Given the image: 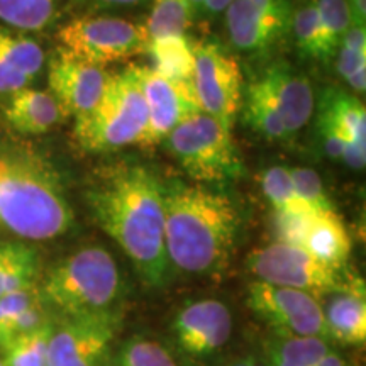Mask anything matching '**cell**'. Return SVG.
<instances>
[{"mask_svg": "<svg viewBox=\"0 0 366 366\" xmlns=\"http://www.w3.org/2000/svg\"><path fill=\"white\" fill-rule=\"evenodd\" d=\"M95 221L121 246L151 287L167 285L172 264L164 248L163 183L143 164H117L86 194Z\"/></svg>", "mask_w": 366, "mask_h": 366, "instance_id": "1", "label": "cell"}, {"mask_svg": "<svg viewBox=\"0 0 366 366\" xmlns=\"http://www.w3.org/2000/svg\"><path fill=\"white\" fill-rule=\"evenodd\" d=\"M164 248L172 267L217 274L231 263L241 214L231 197L204 185L163 183Z\"/></svg>", "mask_w": 366, "mask_h": 366, "instance_id": "2", "label": "cell"}, {"mask_svg": "<svg viewBox=\"0 0 366 366\" xmlns=\"http://www.w3.org/2000/svg\"><path fill=\"white\" fill-rule=\"evenodd\" d=\"M73 214L61 187L38 164L0 158V224L24 239L65 234Z\"/></svg>", "mask_w": 366, "mask_h": 366, "instance_id": "3", "label": "cell"}, {"mask_svg": "<svg viewBox=\"0 0 366 366\" xmlns=\"http://www.w3.org/2000/svg\"><path fill=\"white\" fill-rule=\"evenodd\" d=\"M122 280L116 259L107 249L90 246L59 262L39 288L43 302L66 319L114 312Z\"/></svg>", "mask_w": 366, "mask_h": 366, "instance_id": "4", "label": "cell"}, {"mask_svg": "<svg viewBox=\"0 0 366 366\" xmlns=\"http://www.w3.org/2000/svg\"><path fill=\"white\" fill-rule=\"evenodd\" d=\"M146 131L143 66L137 65L111 73L97 107L75 121L76 141L90 153H112L132 144H144Z\"/></svg>", "mask_w": 366, "mask_h": 366, "instance_id": "5", "label": "cell"}, {"mask_svg": "<svg viewBox=\"0 0 366 366\" xmlns=\"http://www.w3.org/2000/svg\"><path fill=\"white\" fill-rule=\"evenodd\" d=\"M163 143L183 170L200 183L226 185L244 173L231 131L204 112L185 119Z\"/></svg>", "mask_w": 366, "mask_h": 366, "instance_id": "6", "label": "cell"}, {"mask_svg": "<svg viewBox=\"0 0 366 366\" xmlns=\"http://www.w3.org/2000/svg\"><path fill=\"white\" fill-rule=\"evenodd\" d=\"M59 49L70 56L102 66L148 51L146 27L112 16H80L58 31Z\"/></svg>", "mask_w": 366, "mask_h": 366, "instance_id": "7", "label": "cell"}, {"mask_svg": "<svg viewBox=\"0 0 366 366\" xmlns=\"http://www.w3.org/2000/svg\"><path fill=\"white\" fill-rule=\"evenodd\" d=\"M246 269L256 282L294 288L314 297L341 290L347 278L342 277L341 269L319 262L304 248L277 241L251 251L246 258Z\"/></svg>", "mask_w": 366, "mask_h": 366, "instance_id": "8", "label": "cell"}, {"mask_svg": "<svg viewBox=\"0 0 366 366\" xmlns=\"http://www.w3.org/2000/svg\"><path fill=\"white\" fill-rule=\"evenodd\" d=\"M194 59L192 85L200 112L232 132L244 90L239 63L214 39L194 43Z\"/></svg>", "mask_w": 366, "mask_h": 366, "instance_id": "9", "label": "cell"}, {"mask_svg": "<svg viewBox=\"0 0 366 366\" xmlns=\"http://www.w3.org/2000/svg\"><path fill=\"white\" fill-rule=\"evenodd\" d=\"M246 304L274 334L329 341L322 305L307 292L253 280L246 292Z\"/></svg>", "mask_w": 366, "mask_h": 366, "instance_id": "10", "label": "cell"}, {"mask_svg": "<svg viewBox=\"0 0 366 366\" xmlns=\"http://www.w3.org/2000/svg\"><path fill=\"white\" fill-rule=\"evenodd\" d=\"M290 0H232L226 9L231 46L246 54L264 53L290 33Z\"/></svg>", "mask_w": 366, "mask_h": 366, "instance_id": "11", "label": "cell"}, {"mask_svg": "<svg viewBox=\"0 0 366 366\" xmlns=\"http://www.w3.org/2000/svg\"><path fill=\"white\" fill-rule=\"evenodd\" d=\"M116 312L68 319L53 329L48 345V366H100L117 331Z\"/></svg>", "mask_w": 366, "mask_h": 366, "instance_id": "12", "label": "cell"}, {"mask_svg": "<svg viewBox=\"0 0 366 366\" xmlns=\"http://www.w3.org/2000/svg\"><path fill=\"white\" fill-rule=\"evenodd\" d=\"M109 75L111 73L102 66L90 65L58 49L49 63V94L65 116L79 121L97 107L107 86Z\"/></svg>", "mask_w": 366, "mask_h": 366, "instance_id": "13", "label": "cell"}, {"mask_svg": "<svg viewBox=\"0 0 366 366\" xmlns=\"http://www.w3.org/2000/svg\"><path fill=\"white\" fill-rule=\"evenodd\" d=\"M143 92L148 111L144 146L163 143L178 124L200 112L192 80H172L143 66Z\"/></svg>", "mask_w": 366, "mask_h": 366, "instance_id": "14", "label": "cell"}, {"mask_svg": "<svg viewBox=\"0 0 366 366\" xmlns=\"http://www.w3.org/2000/svg\"><path fill=\"white\" fill-rule=\"evenodd\" d=\"M172 332L183 353L194 358H209L222 350L231 337V310L214 299L192 302L178 310Z\"/></svg>", "mask_w": 366, "mask_h": 366, "instance_id": "15", "label": "cell"}, {"mask_svg": "<svg viewBox=\"0 0 366 366\" xmlns=\"http://www.w3.org/2000/svg\"><path fill=\"white\" fill-rule=\"evenodd\" d=\"M272 95L288 136H294L310 121L315 99L310 81L285 61L269 65L259 76Z\"/></svg>", "mask_w": 366, "mask_h": 366, "instance_id": "16", "label": "cell"}, {"mask_svg": "<svg viewBox=\"0 0 366 366\" xmlns=\"http://www.w3.org/2000/svg\"><path fill=\"white\" fill-rule=\"evenodd\" d=\"M322 307L329 341L358 346L366 341V292L361 278L347 277Z\"/></svg>", "mask_w": 366, "mask_h": 366, "instance_id": "17", "label": "cell"}, {"mask_svg": "<svg viewBox=\"0 0 366 366\" xmlns=\"http://www.w3.org/2000/svg\"><path fill=\"white\" fill-rule=\"evenodd\" d=\"M4 114L14 129L29 136L44 134L66 117L49 92L27 86L11 95Z\"/></svg>", "mask_w": 366, "mask_h": 366, "instance_id": "18", "label": "cell"}, {"mask_svg": "<svg viewBox=\"0 0 366 366\" xmlns=\"http://www.w3.org/2000/svg\"><path fill=\"white\" fill-rule=\"evenodd\" d=\"M317 126L329 127L342 137L366 149V109L355 94L329 86L319 100Z\"/></svg>", "mask_w": 366, "mask_h": 366, "instance_id": "19", "label": "cell"}, {"mask_svg": "<svg viewBox=\"0 0 366 366\" xmlns=\"http://www.w3.org/2000/svg\"><path fill=\"white\" fill-rule=\"evenodd\" d=\"M319 262L329 264V267L342 269L351 253V239L347 234L345 222L332 210L315 214L312 226L304 246Z\"/></svg>", "mask_w": 366, "mask_h": 366, "instance_id": "20", "label": "cell"}, {"mask_svg": "<svg viewBox=\"0 0 366 366\" xmlns=\"http://www.w3.org/2000/svg\"><path fill=\"white\" fill-rule=\"evenodd\" d=\"M290 33L294 36L297 51L300 56L317 61H329L334 49L329 44L326 31L320 22L315 0H302L292 11Z\"/></svg>", "mask_w": 366, "mask_h": 366, "instance_id": "21", "label": "cell"}, {"mask_svg": "<svg viewBox=\"0 0 366 366\" xmlns=\"http://www.w3.org/2000/svg\"><path fill=\"white\" fill-rule=\"evenodd\" d=\"M242 111H244L246 122L253 129L268 139L282 141L288 139V132L283 124L280 112L274 105L272 95L268 94L263 81L256 79L249 81L242 90Z\"/></svg>", "mask_w": 366, "mask_h": 366, "instance_id": "22", "label": "cell"}, {"mask_svg": "<svg viewBox=\"0 0 366 366\" xmlns=\"http://www.w3.org/2000/svg\"><path fill=\"white\" fill-rule=\"evenodd\" d=\"M154 71L172 80L190 81L194 75V43L187 34L149 39L148 51Z\"/></svg>", "mask_w": 366, "mask_h": 366, "instance_id": "23", "label": "cell"}, {"mask_svg": "<svg viewBox=\"0 0 366 366\" xmlns=\"http://www.w3.org/2000/svg\"><path fill=\"white\" fill-rule=\"evenodd\" d=\"M38 273V254L22 242L0 246V297L34 285Z\"/></svg>", "mask_w": 366, "mask_h": 366, "instance_id": "24", "label": "cell"}, {"mask_svg": "<svg viewBox=\"0 0 366 366\" xmlns=\"http://www.w3.org/2000/svg\"><path fill=\"white\" fill-rule=\"evenodd\" d=\"M337 73L355 94L366 89V26L351 24L337 46Z\"/></svg>", "mask_w": 366, "mask_h": 366, "instance_id": "25", "label": "cell"}, {"mask_svg": "<svg viewBox=\"0 0 366 366\" xmlns=\"http://www.w3.org/2000/svg\"><path fill=\"white\" fill-rule=\"evenodd\" d=\"M0 59L33 80L43 68L44 54L36 41L0 26Z\"/></svg>", "mask_w": 366, "mask_h": 366, "instance_id": "26", "label": "cell"}, {"mask_svg": "<svg viewBox=\"0 0 366 366\" xmlns=\"http://www.w3.org/2000/svg\"><path fill=\"white\" fill-rule=\"evenodd\" d=\"M56 0H0V22L19 31H39L51 22Z\"/></svg>", "mask_w": 366, "mask_h": 366, "instance_id": "27", "label": "cell"}, {"mask_svg": "<svg viewBox=\"0 0 366 366\" xmlns=\"http://www.w3.org/2000/svg\"><path fill=\"white\" fill-rule=\"evenodd\" d=\"M192 21L194 12L187 0H154L144 27L149 39H158L185 34Z\"/></svg>", "mask_w": 366, "mask_h": 366, "instance_id": "28", "label": "cell"}, {"mask_svg": "<svg viewBox=\"0 0 366 366\" xmlns=\"http://www.w3.org/2000/svg\"><path fill=\"white\" fill-rule=\"evenodd\" d=\"M331 350L326 340L320 337H299L273 334L264 345V353L294 363L297 366H315L327 351Z\"/></svg>", "mask_w": 366, "mask_h": 366, "instance_id": "29", "label": "cell"}, {"mask_svg": "<svg viewBox=\"0 0 366 366\" xmlns=\"http://www.w3.org/2000/svg\"><path fill=\"white\" fill-rule=\"evenodd\" d=\"M53 326L36 329L33 332L22 334L4 347L6 366H48V345Z\"/></svg>", "mask_w": 366, "mask_h": 366, "instance_id": "30", "label": "cell"}, {"mask_svg": "<svg viewBox=\"0 0 366 366\" xmlns=\"http://www.w3.org/2000/svg\"><path fill=\"white\" fill-rule=\"evenodd\" d=\"M116 366H178L162 342L134 336L119 347Z\"/></svg>", "mask_w": 366, "mask_h": 366, "instance_id": "31", "label": "cell"}, {"mask_svg": "<svg viewBox=\"0 0 366 366\" xmlns=\"http://www.w3.org/2000/svg\"><path fill=\"white\" fill-rule=\"evenodd\" d=\"M259 185L273 210H300L309 209L302 204L295 194L288 167H272L262 173ZM312 210V209H310Z\"/></svg>", "mask_w": 366, "mask_h": 366, "instance_id": "32", "label": "cell"}, {"mask_svg": "<svg viewBox=\"0 0 366 366\" xmlns=\"http://www.w3.org/2000/svg\"><path fill=\"white\" fill-rule=\"evenodd\" d=\"M273 227L274 234H277V242L302 248L317 212L310 209L273 210Z\"/></svg>", "mask_w": 366, "mask_h": 366, "instance_id": "33", "label": "cell"}, {"mask_svg": "<svg viewBox=\"0 0 366 366\" xmlns=\"http://www.w3.org/2000/svg\"><path fill=\"white\" fill-rule=\"evenodd\" d=\"M288 170H290L292 182H294L295 194L302 204L307 205L314 212L332 210V204L329 200L326 190H324L322 180H320V177L312 168L294 167L288 168Z\"/></svg>", "mask_w": 366, "mask_h": 366, "instance_id": "34", "label": "cell"}, {"mask_svg": "<svg viewBox=\"0 0 366 366\" xmlns=\"http://www.w3.org/2000/svg\"><path fill=\"white\" fill-rule=\"evenodd\" d=\"M315 6H317L320 22L326 31L329 44L336 53L342 36L353 24L350 4L347 0H315Z\"/></svg>", "mask_w": 366, "mask_h": 366, "instance_id": "35", "label": "cell"}, {"mask_svg": "<svg viewBox=\"0 0 366 366\" xmlns=\"http://www.w3.org/2000/svg\"><path fill=\"white\" fill-rule=\"evenodd\" d=\"M29 81L31 80L26 75L16 71L0 59V94H16V92L26 89Z\"/></svg>", "mask_w": 366, "mask_h": 366, "instance_id": "36", "label": "cell"}, {"mask_svg": "<svg viewBox=\"0 0 366 366\" xmlns=\"http://www.w3.org/2000/svg\"><path fill=\"white\" fill-rule=\"evenodd\" d=\"M231 2L232 0H204L199 16L212 17V16H217V14L226 12V9L231 6Z\"/></svg>", "mask_w": 366, "mask_h": 366, "instance_id": "37", "label": "cell"}, {"mask_svg": "<svg viewBox=\"0 0 366 366\" xmlns=\"http://www.w3.org/2000/svg\"><path fill=\"white\" fill-rule=\"evenodd\" d=\"M351 9V19L356 26H366V0H347Z\"/></svg>", "mask_w": 366, "mask_h": 366, "instance_id": "38", "label": "cell"}, {"mask_svg": "<svg viewBox=\"0 0 366 366\" xmlns=\"http://www.w3.org/2000/svg\"><path fill=\"white\" fill-rule=\"evenodd\" d=\"M315 366H353L347 361L346 358H342L340 353H336V351L329 350L326 355L320 358V361Z\"/></svg>", "mask_w": 366, "mask_h": 366, "instance_id": "39", "label": "cell"}, {"mask_svg": "<svg viewBox=\"0 0 366 366\" xmlns=\"http://www.w3.org/2000/svg\"><path fill=\"white\" fill-rule=\"evenodd\" d=\"M102 6H137V4L144 2V0H95Z\"/></svg>", "mask_w": 366, "mask_h": 366, "instance_id": "40", "label": "cell"}, {"mask_svg": "<svg viewBox=\"0 0 366 366\" xmlns=\"http://www.w3.org/2000/svg\"><path fill=\"white\" fill-rule=\"evenodd\" d=\"M264 355H267V366H297L294 363H288V361L278 358V356L274 355H268V353Z\"/></svg>", "mask_w": 366, "mask_h": 366, "instance_id": "41", "label": "cell"}, {"mask_svg": "<svg viewBox=\"0 0 366 366\" xmlns=\"http://www.w3.org/2000/svg\"><path fill=\"white\" fill-rule=\"evenodd\" d=\"M0 366H6V363H4V360H0Z\"/></svg>", "mask_w": 366, "mask_h": 366, "instance_id": "42", "label": "cell"}]
</instances>
